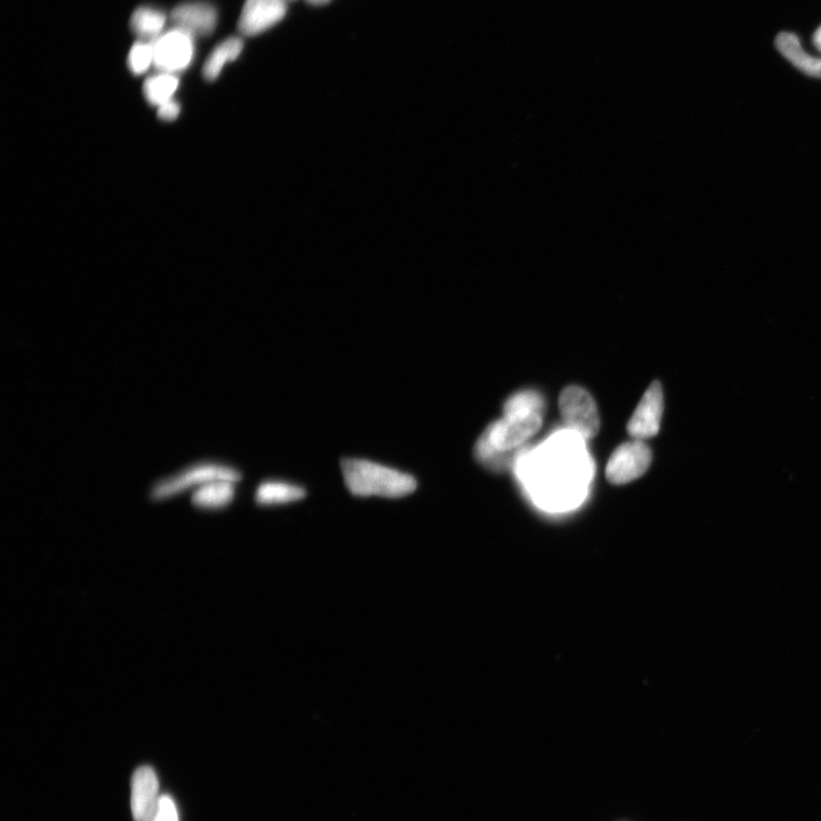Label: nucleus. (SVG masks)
Masks as SVG:
<instances>
[{
  "instance_id": "nucleus-1",
  "label": "nucleus",
  "mask_w": 821,
  "mask_h": 821,
  "mask_svg": "<svg viewBox=\"0 0 821 821\" xmlns=\"http://www.w3.org/2000/svg\"><path fill=\"white\" fill-rule=\"evenodd\" d=\"M347 489L355 497L400 499L417 490L418 482L410 474L364 459L341 461Z\"/></svg>"
},
{
  "instance_id": "nucleus-2",
  "label": "nucleus",
  "mask_w": 821,
  "mask_h": 821,
  "mask_svg": "<svg viewBox=\"0 0 821 821\" xmlns=\"http://www.w3.org/2000/svg\"><path fill=\"white\" fill-rule=\"evenodd\" d=\"M242 475L238 469L218 462H201L190 466L180 473L162 479L153 486V499H166L192 486H201L215 481H229L238 483Z\"/></svg>"
},
{
  "instance_id": "nucleus-3",
  "label": "nucleus",
  "mask_w": 821,
  "mask_h": 821,
  "mask_svg": "<svg viewBox=\"0 0 821 821\" xmlns=\"http://www.w3.org/2000/svg\"><path fill=\"white\" fill-rule=\"evenodd\" d=\"M559 409L565 424L582 437L593 438L598 434V408L587 390L577 386L565 388L559 396Z\"/></svg>"
},
{
  "instance_id": "nucleus-4",
  "label": "nucleus",
  "mask_w": 821,
  "mask_h": 821,
  "mask_svg": "<svg viewBox=\"0 0 821 821\" xmlns=\"http://www.w3.org/2000/svg\"><path fill=\"white\" fill-rule=\"evenodd\" d=\"M652 460V450L644 442L624 443L617 447L607 463V481L614 485L630 483L646 473Z\"/></svg>"
},
{
  "instance_id": "nucleus-5",
  "label": "nucleus",
  "mask_w": 821,
  "mask_h": 821,
  "mask_svg": "<svg viewBox=\"0 0 821 821\" xmlns=\"http://www.w3.org/2000/svg\"><path fill=\"white\" fill-rule=\"evenodd\" d=\"M154 65L161 73L181 72L194 56L193 36L182 29L169 30L154 40Z\"/></svg>"
},
{
  "instance_id": "nucleus-6",
  "label": "nucleus",
  "mask_w": 821,
  "mask_h": 821,
  "mask_svg": "<svg viewBox=\"0 0 821 821\" xmlns=\"http://www.w3.org/2000/svg\"><path fill=\"white\" fill-rule=\"evenodd\" d=\"M663 411V388L660 381H654L629 421V435L638 441L656 436L660 432Z\"/></svg>"
},
{
  "instance_id": "nucleus-7",
  "label": "nucleus",
  "mask_w": 821,
  "mask_h": 821,
  "mask_svg": "<svg viewBox=\"0 0 821 821\" xmlns=\"http://www.w3.org/2000/svg\"><path fill=\"white\" fill-rule=\"evenodd\" d=\"M288 0H246L239 20L243 36H257L271 29L284 19Z\"/></svg>"
},
{
  "instance_id": "nucleus-8",
  "label": "nucleus",
  "mask_w": 821,
  "mask_h": 821,
  "mask_svg": "<svg viewBox=\"0 0 821 821\" xmlns=\"http://www.w3.org/2000/svg\"><path fill=\"white\" fill-rule=\"evenodd\" d=\"M159 780L149 766L136 769L132 778L134 821H153L159 808Z\"/></svg>"
},
{
  "instance_id": "nucleus-9",
  "label": "nucleus",
  "mask_w": 821,
  "mask_h": 821,
  "mask_svg": "<svg viewBox=\"0 0 821 821\" xmlns=\"http://www.w3.org/2000/svg\"><path fill=\"white\" fill-rule=\"evenodd\" d=\"M170 18L176 28L189 32L193 37L208 36L216 29L218 14L213 5L195 2L178 5Z\"/></svg>"
},
{
  "instance_id": "nucleus-10",
  "label": "nucleus",
  "mask_w": 821,
  "mask_h": 821,
  "mask_svg": "<svg viewBox=\"0 0 821 821\" xmlns=\"http://www.w3.org/2000/svg\"><path fill=\"white\" fill-rule=\"evenodd\" d=\"M777 48L794 67L810 77L821 78V59L815 58L803 50L800 40L790 32H783L777 37Z\"/></svg>"
},
{
  "instance_id": "nucleus-11",
  "label": "nucleus",
  "mask_w": 821,
  "mask_h": 821,
  "mask_svg": "<svg viewBox=\"0 0 821 821\" xmlns=\"http://www.w3.org/2000/svg\"><path fill=\"white\" fill-rule=\"evenodd\" d=\"M306 491L302 486L282 482L266 481L258 486L256 501L262 506L287 505L305 498Z\"/></svg>"
},
{
  "instance_id": "nucleus-12",
  "label": "nucleus",
  "mask_w": 821,
  "mask_h": 821,
  "mask_svg": "<svg viewBox=\"0 0 821 821\" xmlns=\"http://www.w3.org/2000/svg\"><path fill=\"white\" fill-rule=\"evenodd\" d=\"M235 484L215 481L198 487L192 495L194 506L203 509H219L229 506L235 497Z\"/></svg>"
},
{
  "instance_id": "nucleus-13",
  "label": "nucleus",
  "mask_w": 821,
  "mask_h": 821,
  "mask_svg": "<svg viewBox=\"0 0 821 821\" xmlns=\"http://www.w3.org/2000/svg\"><path fill=\"white\" fill-rule=\"evenodd\" d=\"M167 18L164 12L152 7H138L130 19V28L134 34L148 42H154L161 36Z\"/></svg>"
},
{
  "instance_id": "nucleus-14",
  "label": "nucleus",
  "mask_w": 821,
  "mask_h": 821,
  "mask_svg": "<svg viewBox=\"0 0 821 821\" xmlns=\"http://www.w3.org/2000/svg\"><path fill=\"white\" fill-rule=\"evenodd\" d=\"M243 50V40L239 37H232L219 44L203 67V77L208 81H214L221 75L226 62H232L239 58Z\"/></svg>"
},
{
  "instance_id": "nucleus-15",
  "label": "nucleus",
  "mask_w": 821,
  "mask_h": 821,
  "mask_svg": "<svg viewBox=\"0 0 821 821\" xmlns=\"http://www.w3.org/2000/svg\"><path fill=\"white\" fill-rule=\"evenodd\" d=\"M180 80L172 73H160V75L152 76L146 79L144 84L145 99L152 105L161 107L169 101L177 91Z\"/></svg>"
},
{
  "instance_id": "nucleus-16",
  "label": "nucleus",
  "mask_w": 821,
  "mask_h": 821,
  "mask_svg": "<svg viewBox=\"0 0 821 821\" xmlns=\"http://www.w3.org/2000/svg\"><path fill=\"white\" fill-rule=\"evenodd\" d=\"M503 410H505V417L527 416L531 413L542 414L544 401L538 393L522 392L509 398Z\"/></svg>"
},
{
  "instance_id": "nucleus-17",
  "label": "nucleus",
  "mask_w": 821,
  "mask_h": 821,
  "mask_svg": "<svg viewBox=\"0 0 821 821\" xmlns=\"http://www.w3.org/2000/svg\"><path fill=\"white\" fill-rule=\"evenodd\" d=\"M154 63L153 42H137L132 47L128 56V67L134 75H142Z\"/></svg>"
},
{
  "instance_id": "nucleus-18",
  "label": "nucleus",
  "mask_w": 821,
  "mask_h": 821,
  "mask_svg": "<svg viewBox=\"0 0 821 821\" xmlns=\"http://www.w3.org/2000/svg\"><path fill=\"white\" fill-rule=\"evenodd\" d=\"M153 821H180L176 804L169 795L160 796L159 808Z\"/></svg>"
},
{
  "instance_id": "nucleus-19",
  "label": "nucleus",
  "mask_w": 821,
  "mask_h": 821,
  "mask_svg": "<svg viewBox=\"0 0 821 821\" xmlns=\"http://www.w3.org/2000/svg\"><path fill=\"white\" fill-rule=\"evenodd\" d=\"M180 112H181L180 104H178L177 102L172 100V101H169L165 104H162L161 107H159L158 117L161 120L173 121L178 116H180Z\"/></svg>"
},
{
  "instance_id": "nucleus-20",
  "label": "nucleus",
  "mask_w": 821,
  "mask_h": 821,
  "mask_svg": "<svg viewBox=\"0 0 821 821\" xmlns=\"http://www.w3.org/2000/svg\"><path fill=\"white\" fill-rule=\"evenodd\" d=\"M814 42L818 50L821 52V27L817 30L815 34Z\"/></svg>"
},
{
  "instance_id": "nucleus-21",
  "label": "nucleus",
  "mask_w": 821,
  "mask_h": 821,
  "mask_svg": "<svg viewBox=\"0 0 821 821\" xmlns=\"http://www.w3.org/2000/svg\"><path fill=\"white\" fill-rule=\"evenodd\" d=\"M308 4L314 6H322L331 2V0H306Z\"/></svg>"
},
{
  "instance_id": "nucleus-22",
  "label": "nucleus",
  "mask_w": 821,
  "mask_h": 821,
  "mask_svg": "<svg viewBox=\"0 0 821 821\" xmlns=\"http://www.w3.org/2000/svg\"><path fill=\"white\" fill-rule=\"evenodd\" d=\"M288 2H292V0H288Z\"/></svg>"
}]
</instances>
